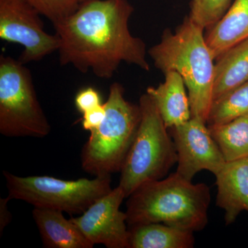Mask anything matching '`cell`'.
Returning a JSON list of instances; mask_svg holds the SVG:
<instances>
[{
  "mask_svg": "<svg viewBox=\"0 0 248 248\" xmlns=\"http://www.w3.org/2000/svg\"><path fill=\"white\" fill-rule=\"evenodd\" d=\"M83 1H84V0H80V1H81V2H82Z\"/></svg>",
  "mask_w": 248,
  "mask_h": 248,
  "instance_id": "24",
  "label": "cell"
},
{
  "mask_svg": "<svg viewBox=\"0 0 248 248\" xmlns=\"http://www.w3.org/2000/svg\"><path fill=\"white\" fill-rule=\"evenodd\" d=\"M217 205L225 211L226 225L248 213V158L226 161L217 174Z\"/></svg>",
  "mask_w": 248,
  "mask_h": 248,
  "instance_id": "11",
  "label": "cell"
},
{
  "mask_svg": "<svg viewBox=\"0 0 248 248\" xmlns=\"http://www.w3.org/2000/svg\"><path fill=\"white\" fill-rule=\"evenodd\" d=\"M44 246L47 248H92L94 245L63 212L35 208L32 211Z\"/></svg>",
  "mask_w": 248,
  "mask_h": 248,
  "instance_id": "13",
  "label": "cell"
},
{
  "mask_svg": "<svg viewBox=\"0 0 248 248\" xmlns=\"http://www.w3.org/2000/svg\"><path fill=\"white\" fill-rule=\"evenodd\" d=\"M232 0H192L191 20L203 29H210L226 14Z\"/></svg>",
  "mask_w": 248,
  "mask_h": 248,
  "instance_id": "19",
  "label": "cell"
},
{
  "mask_svg": "<svg viewBox=\"0 0 248 248\" xmlns=\"http://www.w3.org/2000/svg\"><path fill=\"white\" fill-rule=\"evenodd\" d=\"M203 30L186 17L175 32L165 31L148 54L164 74L173 71L180 75L187 90L192 117L206 123L213 103L215 58Z\"/></svg>",
  "mask_w": 248,
  "mask_h": 248,
  "instance_id": "3",
  "label": "cell"
},
{
  "mask_svg": "<svg viewBox=\"0 0 248 248\" xmlns=\"http://www.w3.org/2000/svg\"><path fill=\"white\" fill-rule=\"evenodd\" d=\"M216 60L213 102L248 81V38L227 50Z\"/></svg>",
  "mask_w": 248,
  "mask_h": 248,
  "instance_id": "16",
  "label": "cell"
},
{
  "mask_svg": "<svg viewBox=\"0 0 248 248\" xmlns=\"http://www.w3.org/2000/svg\"><path fill=\"white\" fill-rule=\"evenodd\" d=\"M106 116V108L104 104L91 109L83 114L82 126L86 130H91L97 128L104 120Z\"/></svg>",
  "mask_w": 248,
  "mask_h": 248,
  "instance_id": "22",
  "label": "cell"
},
{
  "mask_svg": "<svg viewBox=\"0 0 248 248\" xmlns=\"http://www.w3.org/2000/svg\"><path fill=\"white\" fill-rule=\"evenodd\" d=\"M104 106L105 117L91 130L81 155L83 170L95 177L121 171L141 121L140 106L125 99L119 83L111 85Z\"/></svg>",
  "mask_w": 248,
  "mask_h": 248,
  "instance_id": "4",
  "label": "cell"
},
{
  "mask_svg": "<svg viewBox=\"0 0 248 248\" xmlns=\"http://www.w3.org/2000/svg\"><path fill=\"white\" fill-rule=\"evenodd\" d=\"M248 116V81L214 101L207 125L228 123Z\"/></svg>",
  "mask_w": 248,
  "mask_h": 248,
  "instance_id": "18",
  "label": "cell"
},
{
  "mask_svg": "<svg viewBox=\"0 0 248 248\" xmlns=\"http://www.w3.org/2000/svg\"><path fill=\"white\" fill-rule=\"evenodd\" d=\"M170 129L177 153L176 173L192 181L201 170L214 174L221 170L226 163L206 123L200 119L190 120Z\"/></svg>",
  "mask_w": 248,
  "mask_h": 248,
  "instance_id": "9",
  "label": "cell"
},
{
  "mask_svg": "<svg viewBox=\"0 0 248 248\" xmlns=\"http://www.w3.org/2000/svg\"><path fill=\"white\" fill-rule=\"evenodd\" d=\"M50 129L29 68L19 60L1 55L0 133L8 138H42Z\"/></svg>",
  "mask_w": 248,
  "mask_h": 248,
  "instance_id": "6",
  "label": "cell"
},
{
  "mask_svg": "<svg viewBox=\"0 0 248 248\" xmlns=\"http://www.w3.org/2000/svg\"><path fill=\"white\" fill-rule=\"evenodd\" d=\"M3 174L11 200L24 201L35 208L54 209L70 215H81L112 190L110 175L68 181L49 176L19 177L5 170Z\"/></svg>",
  "mask_w": 248,
  "mask_h": 248,
  "instance_id": "7",
  "label": "cell"
},
{
  "mask_svg": "<svg viewBox=\"0 0 248 248\" xmlns=\"http://www.w3.org/2000/svg\"><path fill=\"white\" fill-rule=\"evenodd\" d=\"M42 16L48 18L53 25L59 24L79 7L80 0H24Z\"/></svg>",
  "mask_w": 248,
  "mask_h": 248,
  "instance_id": "20",
  "label": "cell"
},
{
  "mask_svg": "<svg viewBox=\"0 0 248 248\" xmlns=\"http://www.w3.org/2000/svg\"><path fill=\"white\" fill-rule=\"evenodd\" d=\"M133 11L128 0L80 3L73 14L53 26L60 38V63L108 79L122 62L149 71L146 45L129 29Z\"/></svg>",
  "mask_w": 248,
  "mask_h": 248,
  "instance_id": "1",
  "label": "cell"
},
{
  "mask_svg": "<svg viewBox=\"0 0 248 248\" xmlns=\"http://www.w3.org/2000/svg\"><path fill=\"white\" fill-rule=\"evenodd\" d=\"M129 248H192L194 232L151 223L128 227Z\"/></svg>",
  "mask_w": 248,
  "mask_h": 248,
  "instance_id": "15",
  "label": "cell"
},
{
  "mask_svg": "<svg viewBox=\"0 0 248 248\" xmlns=\"http://www.w3.org/2000/svg\"><path fill=\"white\" fill-rule=\"evenodd\" d=\"M75 104L77 109L84 114L94 108L102 104L100 94L93 87L85 88L76 94Z\"/></svg>",
  "mask_w": 248,
  "mask_h": 248,
  "instance_id": "21",
  "label": "cell"
},
{
  "mask_svg": "<svg viewBox=\"0 0 248 248\" xmlns=\"http://www.w3.org/2000/svg\"><path fill=\"white\" fill-rule=\"evenodd\" d=\"M141 121L123 166L119 186L125 198L145 183L159 180L177 164L175 145L149 94L139 104Z\"/></svg>",
  "mask_w": 248,
  "mask_h": 248,
  "instance_id": "5",
  "label": "cell"
},
{
  "mask_svg": "<svg viewBox=\"0 0 248 248\" xmlns=\"http://www.w3.org/2000/svg\"><path fill=\"white\" fill-rule=\"evenodd\" d=\"M165 81L157 87L150 86L146 93L151 96L168 128L190 120L191 110L188 94L184 80L176 71L164 73Z\"/></svg>",
  "mask_w": 248,
  "mask_h": 248,
  "instance_id": "12",
  "label": "cell"
},
{
  "mask_svg": "<svg viewBox=\"0 0 248 248\" xmlns=\"http://www.w3.org/2000/svg\"><path fill=\"white\" fill-rule=\"evenodd\" d=\"M40 16L24 0H0V38L22 46L19 60L24 64L58 51L60 38L46 32Z\"/></svg>",
  "mask_w": 248,
  "mask_h": 248,
  "instance_id": "8",
  "label": "cell"
},
{
  "mask_svg": "<svg viewBox=\"0 0 248 248\" xmlns=\"http://www.w3.org/2000/svg\"><path fill=\"white\" fill-rule=\"evenodd\" d=\"M128 198L125 214L128 227L161 223L197 232L208 223V186L192 184L176 172L142 184Z\"/></svg>",
  "mask_w": 248,
  "mask_h": 248,
  "instance_id": "2",
  "label": "cell"
},
{
  "mask_svg": "<svg viewBox=\"0 0 248 248\" xmlns=\"http://www.w3.org/2000/svg\"><path fill=\"white\" fill-rule=\"evenodd\" d=\"M216 60L231 47L248 38V0H234L226 14L205 36Z\"/></svg>",
  "mask_w": 248,
  "mask_h": 248,
  "instance_id": "14",
  "label": "cell"
},
{
  "mask_svg": "<svg viewBox=\"0 0 248 248\" xmlns=\"http://www.w3.org/2000/svg\"><path fill=\"white\" fill-rule=\"evenodd\" d=\"M208 127L226 161L248 158V116Z\"/></svg>",
  "mask_w": 248,
  "mask_h": 248,
  "instance_id": "17",
  "label": "cell"
},
{
  "mask_svg": "<svg viewBox=\"0 0 248 248\" xmlns=\"http://www.w3.org/2000/svg\"><path fill=\"white\" fill-rule=\"evenodd\" d=\"M10 200H11L9 197L1 198L0 200V232H1L0 233L1 234L5 227L9 224L12 219V215L8 207V203Z\"/></svg>",
  "mask_w": 248,
  "mask_h": 248,
  "instance_id": "23",
  "label": "cell"
},
{
  "mask_svg": "<svg viewBox=\"0 0 248 248\" xmlns=\"http://www.w3.org/2000/svg\"><path fill=\"white\" fill-rule=\"evenodd\" d=\"M125 198L120 186L90 206L81 216L71 220L93 245L108 248H129L125 213L120 210Z\"/></svg>",
  "mask_w": 248,
  "mask_h": 248,
  "instance_id": "10",
  "label": "cell"
}]
</instances>
